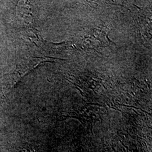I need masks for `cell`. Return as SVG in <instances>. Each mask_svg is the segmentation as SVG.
I'll use <instances>...</instances> for the list:
<instances>
[{"label": "cell", "instance_id": "obj_1", "mask_svg": "<svg viewBox=\"0 0 152 152\" xmlns=\"http://www.w3.org/2000/svg\"><path fill=\"white\" fill-rule=\"evenodd\" d=\"M134 5L135 6H136V7H137V8H138V9H140V10H141V8H140V7H138V6H137L135 5Z\"/></svg>", "mask_w": 152, "mask_h": 152}]
</instances>
